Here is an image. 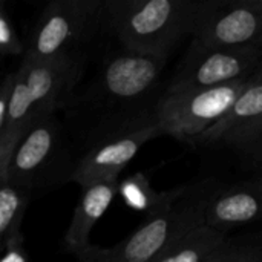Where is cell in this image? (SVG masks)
I'll list each match as a JSON object with an SVG mask.
<instances>
[{
  "label": "cell",
  "instance_id": "obj_18",
  "mask_svg": "<svg viewBox=\"0 0 262 262\" xmlns=\"http://www.w3.org/2000/svg\"><path fill=\"white\" fill-rule=\"evenodd\" d=\"M23 52V43L14 29L8 12L0 3V54L2 55H20Z\"/></svg>",
  "mask_w": 262,
  "mask_h": 262
},
{
  "label": "cell",
  "instance_id": "obj_13",
  "mask_svg": "<svg viewBox=\"0 0 262 262\" xmlns=\"http://www.w3.org/2000/svg\"><path fill=\"white\" fill-rule=\"evenodd\" d=\"M118 180L100 181L83 187L80 201L75 206L74 216L64 235L66 249L78 253L89 246V235L95 223L106 213L117 196Z\"/></svg>",
  "mask_w": 262,
  "mask_h": 262
},
{
  "label": "cell",
  "instance_id": "obj_5",
  "mask_svg": "<svg viewBox=\"0 0 262 262\" xmlns=\"http://www.w3.org/2000/svg\"><path fill=\"white\" fill-rule=\"evenodd\" d=\"M177 203L147 216L138 230L111 249L89 244L77 253L78 262H150L184 226L203 213L204 201L189 206Z\"/></svg>",
  "mask_w": 262,
  "mask_h": 262
},
{
  "label": "cell",
  "instance_id": "obj_19",
  "mask_svg": "<svg viewBox=\"0 0 262 262\" xmlns=\"http://www.w3.org/2000/svg\"><path fill=\"white\" fill-rule=\"evenodd\" d=\"M0 262H29L28 255L23 249V236L21 233L12 238L5 250L0 253Z\"/></svg>",
  "mask_w": 262,
  "mask_h": 262
},
{
  "label": "cell",
  "instance_id": "obj_17",
  "mask_svg": "<svg viewBox=\"0 0 262 262\" xmlns=\"http://www.w3.org/2000/svg\"><path fill=\"white\" fill-rule=\"evenodd\" d=\"M206 262H262L259 246H236L227 241Z\"/></svg>",
  "mask_w": 262,
  "mask_h": 262
},
{
  "label": "cell",
  "instance_id": "obj_1",
  "mask_svg": "<svg viewBox=\"0 0 262 262\" xmlns=\"http://www.w3.org/2000/svg\"><path fill=\"white\" fill-rule=\"evenodd\" d=\"M198 0H111L103 15L124 51L169 58L192 34Z\"/></svg>",
  "mask_w": 262,
  "mask_h": 262
},
{
  "label": "cell",
  "instance_id": "obj_20",
  "mask_svg": "<svg viewBox=\"0 0 262 262\" xmlns=\"http://www.w3.org/2000/svg\"><path fill=\"white\" fill-rule=\"evenodd\" d=\"M12 83H14V74H8L2 80V83H0V134H2L3 126H5L6 106H8V100H9V94H11Z\"/></svg>",
  "mask_w": 262,
  "mask_h": 262
},
{
  "label": "cell",
  "instance_id": "obj_10",
  "mask_svg": "<svg viewBox=\"0 0 262 262\" xmlns=\"http://www.w3.org/2000/svg\"><path fill=\"white\" fill-rule=\"evenodd\" d=\"M166 61L155 55L124 51L104 66L101 88L111 97L137 98L157 83Z\"/></svg>",
  "mask_w": 262,
  "mask_h": 262
},
{
  "label": "cell",
  "instance_id": "obj_8",
  "mask_svg": "<svg viewBox=\"0 0 262 262\" xmlns=\"http://www.w3.org/2000/svg\"><path fill=\"white\" fill-rule=\"evenodd\" d=\"M15 77L21 81L32 114L54 112L80 77V61L72 54L45 60L25 58Z\"/></svg>",
  "mask_w": 262,
  "mask_h": 262
},
{
  "label": "cell",
  "instance_id": "obj_2",
  "mask_svg": "<svg viewBox=\"0 0 262 262\" xmlns=\"http://www.w3.org/2000/svg\"><path fill=\"white\" fill-rule=\"evenodd\" d=\"M253 74L213 88L166 94L157 104L154 123L161 135L190 143L229 111L249 86Z\"/></svg>",
  "mask_w": 262,
  "mask_h": 262
},
{
  "label": "cell",
  "instance_id": "obj_11",
  "mask_svg": "<svg viewBox=\"0 0 262 262\" xmlns=\"http://www.w3.org/2000/svg\"><path fill=\"white\" fill-rule=\"evenodd\" d=\"M54 143L55 127L52 112L46 111L38 114L21 135L8 167V183L26 187L31 178L49 160L54 152Z\"/></svg>",
  "mask_w": 262,
  "mask_h": 262
},
{
  "label": "cell",
  "instance_id": "obj_4",
  "mask_svg": "<svg viewBox=\"0 0 262 262\" xmlns=\"http://www.w3.org/2000/svg\"><path fill=\"white\" fill-rule=\"evenodd\" d=\"M103 0H54L41 11L25 58L45 60L89 37L103 18Z\"/></svg>",
  "mask_w": 262,
  "mask_h": 262
},
{
  "label": "cell",
  "instance_id": "obj_6",
  "mask_svg": "<svg viewBox=\"0 0 262 262\" xmlns=\"http://www.w3.org/2000/svg\"><path fill=\"white\" fill-rule=\"evenodd\" d=\"M262 46L235 49H198L189 46L167 94L213 88L252 75L259 69Z\"/></svg>",
  "mask_w": 262,
  "mask_h": 262
},
{
  "label": "cell",
  "instance_id": "obj_9",
  "mask_svg": "<svg viewBox=\"0 0 262 262\" xmlns=\"http://www.w3.org/2000/svg\"><path fill=\"white\" fill-rule=\"evenodd\" d=\"M155 123L130 130L121 137L111 138L92 147L78 163L71 180L81 187L100 181L118 180L120 172L134 160L140 147L152 138L160 137Z\"/></svg>",
  "mask_w": 262,
  "mask_h": 262
},
{
  "label": "cell",
  "instance_id": "obj_15",
  "mask_svg": "<svg viewBox=\"0 0 262 262\" xmlns=\"http://www.w3.org/2000/svg\"><path fill=\"white\" fill-rule=\"evenodd\" d=\"M186 189H177L170 192H157L144 173H135L126 178L117 187V195L123 200L124 206L135 212H143L147 216L163 210L164 207L177 203L184 196Z\"/></svg>",
  "mask_w": 262,
  "mask_h": 262
},
{
  "label": "cell",
  "instance_id": "obj_12",
  "mask_svg": "<svg viewBox=\"0 0 262 262\" xmlns=\"http://www.w3.org/2000/svg\"><path fill=\"white\" fill-rule=\"evenodd\" d=\"M261 210V184L243 183L203 203V221L213 230L226 233L227 229L252 223Z\"/></svg>",
  "mask_w": 262,
  "mask_h": 262
},
{
  "label": "cell",
  "instance_id": "obj_16",
  "mask_svg": "<svg viewBox=\"0 0 262 262\" xmlns=\"http://www.w3.org/2000/svg\"><path fill=\"white\" fill-rule=\"evenodd\" d=\"M28 203L29 193L26 187L9 183L0 186V253L12 238L21 233L20 226Z\"/></svg>",
  "mask_w": 262,
  "mask_h": 262
},
{
  "label": "cell",
  "instance_id": "obj_14",
  "mask_svg": "<svg viewBox=\"0 0 262 262\" xmlns=\"http://www.w3.org/2000/svg\"><path fill=\"white\" fill-rule=\"evenodd\" d=\"M227 241L226 233L204 224L201 213L184 226L150 262H206Z\"/></svg>",
  "mask_w": 262,
  "mask_h": 262
},
{
  "label": "cell",
  "instance_id": "obj_7",
  "mask_svg": "<svg viewBox=\"0 0 262 262\" xmlns=\"http://www.w3.org/2000/svg\"><path fill=\"white\" fill-rule=\"evenodd\" d=\"M262 141V78L258 69L249 86L209 129L189 144L195 147H233L246 155L261 157Z\"/></svg>",
  "mask_w": 262,
  "mask_h": 262
},
{
  "label": "cell",
  "instance_id": "obj_3",
  "mask_svg": "<svg viewBox=\"0 0 262 262\" xmlns=\"http://www.w3.org/2000/svg\"><path fill=\"white\" fill-rule=\"evenodd\" d=\"M190 35L198 49L262 46V0L196 2Z\"/></svg>",
  "mask_w": 262,
  "mask_h": 262
}]
</instances>
